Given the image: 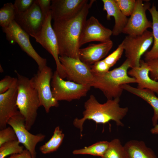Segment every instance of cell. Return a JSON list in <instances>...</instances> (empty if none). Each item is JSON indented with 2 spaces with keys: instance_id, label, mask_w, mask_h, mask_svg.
I'll return each instance as SVG.
<instances>
[{
  "instance_id": "1",
  "label": "cell",
  "mask_w": 158,
  "mask_h": 158,
  "mask_svg": "<svg viewBox=\"0 0 158 158\" xmlns=\"http://www.w3.org/2000/svg\"><path fill=\"white\" fill-rule=\"evenodd\" d=\"M95 1H89L72 17L54 21L52 27L58 42L59 56L79 59L80 36L89 10Z\"/></svg>"
},
{
  "instance_id": "2",
  "label": "cell",
  "mask_w": 158,
  "mask_h": 158,
  "mask_svg": "<svg viewBox=\"0 0 158 158\" xmlns=\"http://www.w3.org/2000/svg\"><path fill=\"white\" fill-rule=\"evenodd\" d=\"M120 98L107 99L105 103H99L93 95H91L84 104L85 110L83 117L75 118L73 121L74 126L80 130V136L85 121L92 120L97 124H106L111 121H114L118 126H123L121 120L126 115L128 111L127 107L120 106Z\"/></svg>"
},
{
  "instance_id": "3",
  "label": "cell",
  "mask_w": 158,
  "mask_h": 158,
  "mask_svg": "<svg viewBox=\"0 0 158 158\" xmlns=\"http://www.w3.org/2000/svg\"><path fill=\"white\" fill-rule=\"evenodd\" d=\"M17 76L16 104L19 111L25 119V125L29 130L35 124L40 107L37 93L28 78L19 74Z\"/></svg>"
},
{
  "instance_id": "4",
  "label": "cell",
  "mask_w": 158,
  "mask_h": 158,
  "mask_svg": "<svg viewBox=\"0 0 158 158\" xmlns=\"http://www.w3.org/2000/svg\"><path fill=\"white\" fill-rule=\"evenodd\" d=\"M130 68L129 62L126 59L118 67L103 74L94 75L92 87L100 90L107 99L120 98L123 90L121 87L122 85L137 83L136 79L128 74Z\"/></svg>"
},
{
  "instance_id": "5",
  "label": "cell",
  "mask_w": 158,
  "mask_h": 158,
  "mask_svg": "<svg viewBox=\"0 0 158 158\" xmlns=\"http://www.w3.org/2000/svg\"><path fill=\"white\" fill-rule=\"evenodd\" d=\"M51 87L54 97L58 101L70 102L86 96L91 86L81 84L61 78L56 71L53 73Z\"/></svg>"
},
{
  "instance_id": "6",
  "label": "cell",
  "mask_w": 158,
  "mask_h": 158,
  "mask_svg": "<svg viewBox=\"0 0 158 158\" xmlns=\"http://www.w3.org/2000/svg\"><path fill=\"white\" fill-rule=\"evenodd\" d=\"M153 42L152 32L147 30L140 35L126 36L121 43L131 68L139 66L142 56L147 51Z\"/></svg>"
},
{
  "instance_id": "7",
  "label": "cell",
  "mask_w": 158,
  "mask_h": 158,
  "mask_svg": "<svg viewBox=\"0 0 158 158\" xmlns=\"http://www.w3.org/2000/svg\"><path fill=\"white\" fill-rule=\"evenodd\" d=\"M53 74L51 69L46 66L38 70L36 74L30 79L37 93L40 106L43 107L47 113L49 112L51 107L59 105L58 101L53 97L51 87Z\"/></svg>"
},
{
  "instance_id": "8",
  "label": "cell",
  "mask_w": 158,
  "mask_h": 158,
  "mask_svg": "<svg viewBox=\"0 0 158 158\" xmlns=\"http://www.w3.org/2000/svg\"><path fill=\"white\" fill-rule=\"evenodd\" d=\"M52 19L51 11L46 17L40 30L32 37L52 56L56 65V71L59 76L64 79L66 76L59 59L58 42L51 24Z\"/></svg>"
},
{
  "instance_id": "9",
  "label": "cell",
  "mask_w": 158,
  "mask_h": 158,
  "mask_svg": "<svg viewBox=\"0 0 158 158\" xmlns=\"http://www.w3.org/2000/svg\"><path fill=\"white\" fill-rule=\"evenodd\" d=\"M2 30L10 44L17 43L22 50L35 61L38 70L47 66L46 59L41 56L36 51L30 43L29 35L14 20L7 27L2 28Z\"/></svg>"
},
{
  "instance_id": "10",
  "label": "cell",
  "mask_w": 158,
  "mask_h": 158,
  "mask_svg": "<svg viewBox=\"0 0 158 158\" xmlns=\"http://www.w3.org/2000/svg\"><path fill=\"white\" fill-rule=\"evenodd\" d=\"M59 59L68 80L79 84L89 85L92 87L95 76L91 66L79 59L66 56H59Z\"/></svg>"
},
{
  "instance_id": "11",
  "label": "cell",
  "mask_w": 158,
  "mask_h": 158,
  "mask_svg": "<svg viewBox=\"0 0 158 158\" xmlns=\"http://www.w3.org/2000/svg\"><path fill=\"white\" fill-rule=\"evenodd\" d=\"M25 121L19 111L9 119L7 124L13 129L19 143L29 151L32 158H36V146L44 140L46 136L42 133L34 135L30 133L26 128Z\"/></svg>"
},
{
  "instance_id": "12",
  "label": "cell",
  "mask_w": 158,
  "mask_h": 158,
  "mask_svg": "<svg viewBox=\"0 0 158 158\" xmlns=\"http://www.w3.org/2000/svg\"><path fill=\"white\" fill-rule=\"evenodd\" d=\"M143 2L141 0L136 1L134 10L122 33L137 35L142 34L147 29L152 28V22L148 20L146 14V10L150 8V3Z\"/></svg>"
},
{
  "instance_id": "13",
  "label": "cell",
  "mask_w": 158,
  "mask_h": 158,
  "mask_svg": "<svg viewBox=\"0 0 158 158\" xmlns=\"http://www.w3.org/2000/svg\"><path fill=\"white\" fill-rule=\"evenodd\" d=\"M45 18L36 0L26 11L16 12L14 21L29 36L36 35L41 30Z\"/></svg>"
},
{
  "instance_id": "14",
  "label": "cell",
  "mask_w": 158,
  "mask_h": 158,
  "mask_svg": "<svg viewBox=\"0 0 158 158\" xmlns=\"http://www.w3.org/2000/svg\"><path fill=\"white\" fill-rule=\"evenodd\" d=\"M112 31L104 26L95 17H90L87 20L80 40V46L93 41L104 42L110 40Z\"/></svg>"
},
{
  "instance_id": "15",
  "label": "cell",
  "mask_w": 158,
  "mask_h": 158,
  "mask_svg": "<svg viewBox=\"0 0 158 158\" xmlns=\"http://www.w3.org/2000/svg\"><path fill=\"white\" fill-rule=\"evenodd\" d=\"M17 94V79L9 89L0 94V130L6 128L9 119L19 112L16 104Z\"/></svg>"
},
{
  "instance_id": "16",
  "label": "cell",
  "mask_w": 158,
  "mask_h": 158,
  "mask_svg": "<svg viewBox=\"0 0 158 158\" xmlns=\"http://www.w3.org/2000/svg\"><path fill=\"white\" fill-rule=\"evenodd\" d=\"M88 0H52L51 11L54 21L72 17L78 13Z\"/></svg>"
},
{
  "instance_id": "17",
  "label": "cell",
  "mask_w": 158,
  "mask_h": 158,
  "mask_svg": "<svg viewBox=\"0 0 158 158\" xmlns=\"http://www.w3.org/2000/svg\"><path fill=\"white\" fill-rule=\"evenodd\" d=\"M113 45V42L111 40L99 44H90L86 47L80 49L79 59L91 66L106 56Z\"/></svg>"
},
{
  "instance_id": "18",
  "label": "cell",
  "mask_w": 158,
  "mask_h": 158,
  "mask_svg": "<svg viewBox=\"0 0 158 158\" xmlns=\"http://www.w3.org/2000/svg\"><path fill=\"white\" fill-rule=\"evenodd\" d=\"M150 71L147 62L141 59L139 66L131 68L128 74L136 79L137 88L148 89L158 95V81L151 78L149 75Z\"/></svg>"
},
{
  "instance_id": "19",
  "label": "cell",
  "mask_w": 158,
  "mask_h": 158,
  "mask_svg": "<svg viewBox=\"0 0 158 158\" xmlns=\"http://www.w3.org/2000/svg\"><path fill=\"white\" fill-rule=\"evenodd\" d=\"M103 10L107 13L106 18L110 20L114 18L115 24L112 31V35L117 36L122 32L128 23V18L120 10L114 0H102Z\"/></svg>"
},
{
  "instance_id": "20",
  "label": "cell",
  "mask_w": 158,
  "mask_h": 158,
  "mask_svg": "<svg viewBox=\"0 0 158 158\" xmlns=\"http://www.w3.org/2000/svg\"><path fill=\"white\" fill-rule=\"evenodd\" d=\"M121 87L123 90L142 98L152 107L154 110L152 124L154 126L157 125L158 121V97L155 95V93L148 89L135 88L128 84L123 85Z\"/></svg>"
},
{
  "instance_id": "21",
  "label": "cell",
  "mask_w": 158,
  "mask_h": 158,
  "mask_svg": "<svg viewBox=\"0 0 158 158\" xmlns=\"http://www.w3.org/2000/svg\"><path fill=\"white\" fill-rule=\"evenodd\" d=\"M124 146L128 158H157L154 152L143 141L131 140Z\"/></svg>"
},
{
  "instance_id": "22",
  "label": "cell",
  "mask_w": 158,
  "mask_h": 158,
  "mask_svg": "<svg viewBox=\"0 0 158 158\" xmlns=\"http://www.w3.org/2000/svg\"><path fill=\"white\" fill-rule=\"evenodd\" d=\"M148 10L151 14L152 18V28L154 43L151 49L144 54V59L146 62L158 59V11L154 4Z\"/></svg>"
},
{
  "instance_id": "23",
  "label": "cell",
  "mask_w": 158,
  "mask_h": 158,
  "mask_svg": "<svg viewBox=\"0 0 158 158\" xmlns=\"http://www.w3.org/2000/svg\"><path fill=\"white\" fill-rule=\"evenodd\" d=\"M64 137V134L59 126L55 128L51 138L40 148V150L43 154H46L56 151L61 145Z\"/></svg>"
},
{
  "instance_id": "24",
  "label": "cell",
  "mask_w": 158,
  "mask_h": 158,
  "mask_svg": "<svg viewBox=\"0 0 158 158\" xmlns=\"http://www.w3.org/2000/svg\"><path fill=\"white\" fill-rule=\"evenodd\" d=\"M109 143L107 141H99L88 147L75 150L73 153L74 154H90L102 157L108 148Z\"/></svg>"
},
{
  "instance_id": "25",
  "label": "cell",
  "mask_w": 158,
  "mask_h": 158,
  "mask_svg": "<svg viewBox=\"0 0 158 158\" xmlns=\"http://www.w3.org/2000/svg\"><path fill=\"white\" fill-rule=\"evenodd\" d=\"M102 158H128L124 146L119 139L116 138L109 142L108 148Z\"/></svg>"
},
{
  "instance_id": "26",
  "label": "cell",
  "mask_w": 158,
  "mask_h": 158,
  "mask_svg": "<svg viewBox=\"0 0 158 158\" xmlns=\"http://www.w3.org/2000/svg\"><path fill=\"white\" fill-rule=\"evenodd\" d=\"M16 11L13 4H4L0 9V25L2 28L8 27L14 20Z\"/></svg>"
},
{
  "instance_id": "27",
  "label": "cell",
  "mask_w": 158,
  "mask_h": 158,
  "mask_svg": "<svg viewBox=\"0 0 158 158\" xmlns=\"http://www.w3.org/2000/svg\"><path fill=\"white\" fill-rule=\"evenodd\" d=\"M18 140L8 142L0 146V158L20 153L24 150V146L20 145Z\"/></svg>"
},
{
  "instance_id": "28",
  "label": "cell",
  "mask_w": 158,
  "mask_h": 158,
  "mask_svg": "<svg viewBox=\"0 0 158 158\" xmlns=\"http://www.w3.org/2000/svg\"><path fill=\"white\" fill-rule=\"evenodd\" d=\"M118 7L126 16H130L135 8V0H114Z\"/></svg>"
},
{
  "instance_id": "29",
  "label": "cell",
  "mask_w": 158,
  "mask_h": 158,
  "mask_svg": "<svg viewBox=\"0 0 158 158\" xmlns=\"http://www.w3.org/2000/svg\"><path fill=\"white\" fill-rule=\"evenodd\" d=\"M124 51L123 45L121 43L115 50L104 59L111 68L114 66L121 57Z\"/></svg>"
},
{
  "instance_id": "30",
  "label": "cell",
  "mask_w": 158,
  "mask_h": 158,
  "mask_svg": "<svg viewBox=\"0 0 158 158\" xmlns=\"http://www.w3.org/2000/svg\"><path fill=\"white\" fill-rule=\"evenodd\" d=\"M18 140L13 129L8 126L0 130V146L6 142Z\"/></svg>"
},
{
  "instance_id": "31",
  "label": "cell",
  "mask_w": 158,
  "mask_h": 158,
  "mask_svg": "<svg viewBox=\"0 0 158 158\" xmlns=\"http://www.w3.org/2000/svg\"><path fill=\"white\" fill-rule=\"evenodd\" d=\"M90 66L94 75H99L105 73L109 71L110 68L104 59L95 63Z\"/></svg>"
},
{
  "instance_id": "32",
  "label": "cell",
  "mask_w": 158,
  "mask_h": 158,
  "mask_svg": "<svg viewBox=\"0 0 158 158\" xmlns=\"http://www.w3.org/2000/svg\"><path fill=\"white\" fill-rule=\"evenodd\" d=\"M17 78L9 75L6 76L0 81V94L4 93L9 89L17 80Z\"/></svg>"
},
{
  "instance_id": "33",
  "label": "cell",
  "mask_w": 158,
  "mask_h": 158,
  "mask_svg": "<svg viewBox=\"0 0 158 158\" xmlns=\"http://www.w3.org/2000/svg\"><path fill=\"white\" fill-rule=\"evenodd\" d=\"M34 1L35 0H16L13 5L16 12H24L31 6Z\"/></svg>"
},
{
  "instance_id": "34",
  "label": "cell",
  "mask_w": 158,
  "mask_h": 158,
  "mask_svg": "<svg viewBox=\"0 0 158 158\" xmlns=\"http://www.w3.org/2000/svg\"><path fill=\"white\" fill-rule=\"evenodd\" d=\"M146 62L150 69V77L152 80L158 81V59L151 60Z\"/></svg>"
},
{
  "instance_id": "35",
  "label": "cell",
  "mask_w": 158,
  "mask_h": 158,
  "mask_svg": "<svg viewBox=\"0 0 158 158\" xmlns=\"http://www.w3.org/2000/svg\"><path fill=\"white\" fill-rule=\"evenodd\" d=\"M36 0L44 17L45 19L46 16L51 11V0Z\"/></svg>"
},
{
  "instance_id": "36",
  "label": "cell",
  "mask_w": 158,
  "mask_h": 158,
  "mask_svg": "<svg viewBox=\"0 0 158 158\" xmlns=\"http://www.w3.org/2000/svg\"><path fill=\"white\" fill-rule=\"evenodd\" d=\"M7 158H32L30 153L25 149L21 153L11 155Z\"/></svg>"
},
{
  "instance_id": "37",
  "label": "cell",
  "mask_w": 158,
  "mask_h": 158,
  "mask_svg": "<svg viewBox=\"0 0 158 158\" xmlns=\"http://www.w3.org/2000/svg\"><path fill=\"white\" fill-rule=\"evenodd\" d=\"M150 132L152 134H158V124H157L150 130Z\"/></svg>"
},
{
  "instance_id": "38",
  "label": "cell",
  "mask_w": 158,
  "mask_h": 158,
  "mask_svg": "<svg viewBox=\"0 0 158 158\" xmlns=\"http://www.w3.org/2000/svg\"><path fill=\"white\" fill-rule=\"evenodd\" d=\"M0 72L2 73V72H3V70L2 68V67L1 66V65H0Z\"/></svg>"
}]
</instances>
